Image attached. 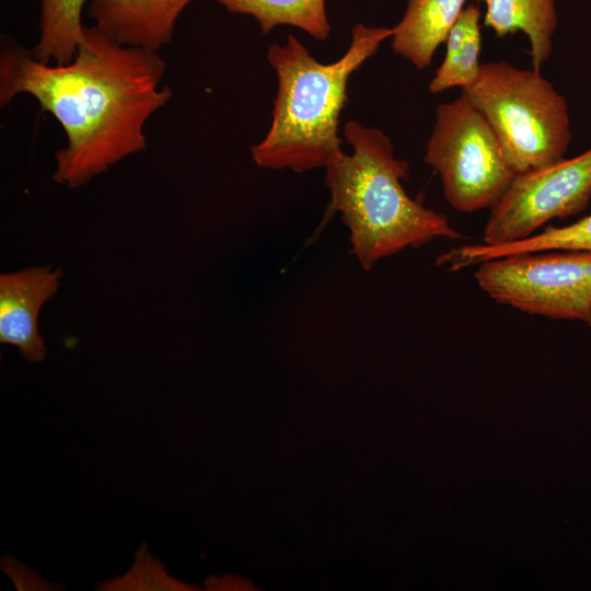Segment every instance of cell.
<instances>
[{"instance_id": "cell-1", "label": "cell", "mask_w": 591, "mask_h": 591, "mask_svg": "<svg viewBox=\"0 0 591 591\" xmlns=\"http://www.w3.org/2000/svg\"><path fill=\"white\" fill-rule=\"evenodd\" d=\"M159 51L120 44L96 25L84 26L67 65L43 63L18 44L0 53V105L30 94L67 136L55 154L53 179L78 188L147 146L144 125L172 97L160 82Z\"/></svg>"}, {"instance_id": "cell-14", "label": "cell", "mask_w": 591, "mask_h": 591, "mask_svg": "<svg viewBox=\"0 0 591 591\" xmlns=\"http://www.w3.org/2000/svg\"><path fill=\"white\" fill-rule=\"evenodd\" d=\"M231 13L255 19L263 33L278 25H290L325 40L331 31L325 0H215Z\"/></svg>"}, {"instance_id": "cell-9", "label": "cell", "mask_w": 591, "mask_h": 591, "mask_svg": "<svg viewBox=\"0 0 591 591\" xmlns=\"http://www.w3.org/2000/svg\"><path fill=\"white\" fill-rule=\"evenodd\" d=\"M193 0H90L88 15L124 45L159 51Z\"/></svg>"}, {"instance_id": "cell-12", "label": "cell", "mask_w": 591, "mask_h": 591, "mask_svg": "<svg viewBox=\"0 0 591 591\" xmlns=\"http://www.w3.org/2000/svg\"><path fill=\"white\" fill-rule=\"evenodd\" d=\"M546 251L591 252V215L567 227H547L542 233L517 242L466 244L442 253L437 258V265L456 271L493 258Z\"/></svg>"}, {"instance_id": "cell-3", "label": "cell", "mask_w": 591, "mask_h": 591, "mask_svg": "<svg viewBox=\"0 0 591 591\" xmlns=\"http://www.w3.org/2000/svg\"><path fill=\"white\" fill-rule=\"evenodd\" d=\"M392 35L393 27L358 23L347 51L331 63L317 61L293 35L270 45L267 60L278 85L270 128L251 147L255 164L304 173L325 167L341 152L338 128L349 78Z\"/></svg>"}, {"instance_id": "cell-10", "label": "cell", "mask_w": 591, "mask_h": 591, "mask_svg": "<svg viewBox=\"0 0 591 591\" xmlns=\"http://www.w3.org/2000/svg\"><path fill=\"white\" fill-rule=\"evenodd\" d=\"M467 0H407L401 21L393 27V51L417 69L431 65L433 55L461 15Z\"/></svg>"}, {"instance_id": "cell-15", "label": "cell", "mask_w": 591, "mask_h": 591, "mask_svg": "<svg viewBox=\"0 0 591 591\" xmlns=\"http://www.w3.org/2000/svg\"><path fill=\"white\" fill-rule=\"evenodd\" d=\"M463 11L466 18L465 33L454 30L448 35L445 57L428 85L433 94L453 86L467 88L478 77L482 49L480 11L475 4H468Z\"/></svg>"}, {"instance_id": "cell-7", "label": "cell", "mask_w": 591, "mask_h": 591, "mask_svg": "<svg viewBox=\"0 0 591 591\" xmlns=\"http://www.w3.org/2000/svg\"><path fill=\"white\" fill-rule=\"evenodd\" d=\"M591 197V149L572 159L514 176L491 208L483 240L488 245L524 240L555 218L580 212Z\"/></svg>"}, {"instance_id": "cell-2", "label": "cell", "mask_w": 591, "mask_h": 591, "mask_svg": "<svg viewBox=\"0 0 591 591\" xmlns=\"http://www.w3.org/2000/svg\"><path fill=\"white\" fill-rule=\"evenodd\" d=\"M343 131L351 153L339 152L324 167L331 200L322 225L340 215L349 230L351 253L364 270L407 247L437 237H462L444 215L406 193L402 181L408 175V163L395 157L381 129L348 120Z\"/></svg>"}, {"instance_id": "cell-6", "label": "cell", "mask_w": 591, "mask_h": 591, "mask_svg": "<svg viewBox=\"0 0 591 591\" xmlns=\"http://www.w3.org/2000/svg\"><path fill=\"white\" fill-rule=\"evenodd\" d=\"M493 258L474 277L496 302L553 318L591 317V252L549 251Z\"/></svg>"}, {"instance_id": "cell-13", "label": "cell", "mask_w": 591, "mask_h": 591, "mask_svg": "<svg viewBox=\"0 0 591 591\" xmlns=\"http://www.w3.org/2000/svg\"><path fill=\"white\" fill-rule=\"evenodd\" d=\"M85 0H40L39 36L30 50L43 63L67 65L82 39Z\"/></svg>"}, {"instance_id": "cell-16", "label": "cell", "mask_w": 591, "mask_h": 591, "mask_svg": "<svg viewBox=\"0 0 591 591\" xmlns=\"http://www.w3.org/2000/svg\"><path fill=\"white\" fill-rule=\"evenodd\" d=\"M588 324H590V325H591V317H590V320H589Z\"/></svg>"}, {"instance_id": "cell-11", "label": "cell", "mask_w": 591, "mask_h": 591, "mask_svg": "<svg viewBox=\"0 0 591 591\" xmlns=\"http://www.w3.org/2000/svg\"><path fill=\"white\" fill-rule=\"evenodd\" d=\"M484 1V25L497 37L517 32L524 33L530 42L532 69L541 72L553 50L557 28L555 0H478Z\"/></svg>"}, {"instance_id": "cell-8", "label": "cell", "mask_w": 591, "mask_h": 591, "mask_svg": "<svg viewBox=\"0 0 591 591\" xmlns=\"http://www.w3.org/2000/svg\"><path fill=\"white\" fill-rule=\"evenodd\" d=\"M61 275V268L36 266L0 276V341L18 347L31 362L46 356L38 315L57 292Z\"/></svg>"}, {"instance_id": "cell-4", "label": "cell", "mask_w": 591, "mask_h": 591, "mask_svg": "<svg viewBox=\"0 0 591 591\" xmlns=\"http://www.w3.org/2000/svg\"><path fill=\"white\" fill-rule=\"evenodd\" d=\"M461 94L484 115L515 175L564 159L571 139L568 105L541 72L482 63Z\"/></svg>"}, {"instance_id": "cell-5", "label": "cell", "mask_w": 591, "mask_h": 591, "mask_svg": "<svg viewBox=\"0 0 591 591\" xmlns=\"http://www.w3.org/2000/svg\"><path fill=\"white\" fill-rule=\"evenodd\" d=\"M425 162L439 174L447 201L462 212L491 209L515 176L490 125L463 94L437 106Z\"/></svg>"}]
</instances>
